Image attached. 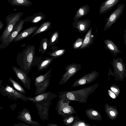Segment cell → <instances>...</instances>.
I'll list each match as a JSON object with an SVG mask.
<instances>
[{"label":"cell","mask_w":126,"mask_h":126,"mask_svg":"<svg viewBox=\"0 0 126 126\" xmlns=\"http://www.w3.org/2000/svg\"><path fill=\"white\" fill-rule=\"evenodd\" d=\"M14 125L16 126H29L26 124L23 123H19L18 124H14Z\"/></svg>","instance_id":"37"},{"label":"cell","mask_w":126,"mask_h":126,"mask_svg":"<svg viewBox=\"0 0 126 126\" xmlns=\"http://www.w3.org/2000/svg\"><path fill=\"white\" fill-rule=\"evenodd\" d=\"M84 39L78 37L73 44V47L74 49H79L81 46Z\"/></svg>","instance_id":"34"},{"label":"cell","mask_w":126,"mask_h":126,"mask_svg":"<svg viewBox=\"0 0 126 126\" xmlns=\"http://www.w3.org/2000/svg\"><path fill=\"white\" fill-rule=\"evenodd\" d=\"M120 0H106L100 6L99 14L100 15L110 10Z\"/></svg>","instance_id":"15"},{"label":"cell","mask_w":126,"mask_h":126,"mask_svg":"<svg viewBox=\"0 0 126 126\" xmlns=\"http://www.w3.org/2000/svg\"><path fill=\"white\" fill-rule=\"evenodd\" d=\"M92 28L91 27L86 34L82 44L79 49H82L88 47L93 42L94 36L92 34Z\"/></svg>","instance_id":"19"},{"label":"cell","mask_w":126,"mask_h":126,"mask_svg":"<svg viewBox=\"0 0 126 126\" xmlns=\"http://www.w3.org/2000/svg\"><path fill=\"white\" fill-rule=\"evenodd\" d=\"M51 26V22L47 21L43 23L33 33L32 37L36 35L43 32L46 31L50 29Z\"/></svg>","instance_id":"25"},{"label":"cell","mask_w":126,"mask_h":126,"mask_svg":"<svg viewBox=\"0 0 126 126\" xmlns=\"http://www.w3.org/2000/svg\"><path fill=\"white\" fill-rule=\"evenodd\" d=\"M90 7L87 5H84L80 7L77 11L73 20H77L83 16L87 15L90 11Z\"/></svg>","instance_id":"22"},{"label":"cell","mask_w":126,"mask_h":126,"mask_svg":"<svg viewBox=\"0 0 126 126\" xmlns=\"http://www.w3.org/2000/svg\"><path fill=\"white\" fill-rule=\"evenodd\" d=\"M81 68V65L80 63H72L66 65L65 68L66 72L62 76L59 84L60 85H63L66 83Z\"/></svg>","instance_id":"8"},{"label":"cell","mask_w":126,"mask_h":126,"mask_svg":"<svg viewBox=\"0 0 126 126\" xmlns=\"http://www.w3.org/2000/svg\"><path fill=\"white\" fill-rule=\"evenodd\" d=\"M41 58L36 56L34 46H27L21 52H19L16 57V61L20 69L28 76L32 67L36 65Z\"/></svg>","instance_id":"1"},{"label":"cell","mask_w":126,"mask_h":126,"mask_svg":"<svg viewBox=\"0 0 126 126\" xmlns=\"http://www.w3.org/2000/svg\"><path fill=\"white\" fill-rule=\"evenodd\" d=\"M104 107L105 113L110 119L114 120L117 118L119 112L116 106H110L106 104Z\"/></svg>","instance_id":"17"},{"label":"cell","mask_w":126,"mask_h":126,"mask_svg":"<svg viewBox=\"0 0 126 126\" xmlns=\"http://www.w3.org/2000/svg\"><path fill=\"white\" fill-rule=\"evenodd\" d=\"M99 85V83H97L90 86L79 90L62 91L59 93V97L78 101L81 103H85L87 102L89 95L93 93Z\"/></svg>","instance_id":"3"},{"label":"cell","mask_w":126,"mask_h":126,"mask_svg":"<svg viewBox=\"0 0 126 126\" xmlns=\"http://www.w3.org/2000/svg\"><path fill=\"white\" fill-rule=\"evenodd\" d=\"M25 22V19H20L18 22L4 42L0 45V49L5 48L13 41L23 29Z\"/></svg>","instance_id":"7"},{"label":"cell","mask_w":126,"mask_h":126,"mask_svg":"<svg viewBox=\"0 0 126 126\" xmlns=\"http://www.w3.org/2000/svg\"><path fill=\"white\" fill-rule=\"evenodd\" d=\"M48 39L44 38L40 42V45L38 50L39 52L43 54L47 51L48 46Z\"/></svg>","instance_id":"31"},{"label":"cell","mask_w":126,"mask_h":126,"mask_svg":"<svg viewBox=\"0 0 126 126\" xmlns=\"http://www.w3.org/2000/svg\"><path fill=\"white\" fill-rule=\"evenodd\" d=\"M55 49H53L52 51L49 52L48 53L50 57L54 58L59 57L64 53L66 51L64 49H56V48Z\"/></svg>","instance_id":"28"},{"label":"cell","mask_w":126,"mask_h":126,"mask_svg":"<svg viewBox=\"0 0 126 126\" xmlns=\"http://www.w3.org/2000/svg\"><path fill=\"white\" fill-rule=\"evenodd\" d=\"M71 100L66 98H59L55 108L58 115L62 117L76 113L74 108L69 104Z\"/></svg>","instance_id":"5"},{"label":"cell","mask_w":126,"mask_h":126,"mask_svg":"<svg viewBox=\"0 0 126 126\" xmlns=\"http://www.w3.org/2000/svg\"><path fill=\"white\" fill-rule=\"evenodd\" d=\"M45 18L46 17L44 14L40 12L27 17L25 18V22H30L32 23L36 24Z\"/></svg>","instance_id":"21"},{"label":"cell","mask_w":126,"mask_h":126,"mask_svg":"<svg viewBox=\"0 0 126 126\" xmlns=\"http://www.w3.org/2000/svg\"><path fill=\"white\" fill-rule=\"evenodd\" d=\"M8 79L17 91L22 94H25L26 93L24 88L18 82L11 77H9Z\"/></svg>","instance_id":"29"},{"label":"cell","mask_w":126,"mask_h":126,"mask_svg":"<svg viewBox=\"0 0 126 126\" xmlns=\"http://www.w3.org/2000/svg\"><path fill=\"white\" fill-rule=\"evenodd\" d=\"M37 26H32L20 32L14 39L13 41L17 42L25 39L33 33L38 28Z\"/></svg>","instance_id":"16"},{"label":"cell","mask_w":126,"mask_h":126,"mask_svg":"<svg viewBox=\"0 0 126 126\" xmlns=\"http://www.w3.org/2000/svg\"><path fill=\"white\" fill-rule=\"evenodd\" d=\"M47 126H58L57 124L54 123H49L47 124Z\"/></svg>","instance_id":"38"},{"label":"cell","mask_w":126,"mask_h":126,"mask_svg":"<svg viewBox=\"0 0 126 126\" xmlns=\"http://www.w3.org/2000/svg\"><path fill=\"white\" fill-rule=\"evenodd\" d=\"M85 112L87 116L91 120L99 121L102 120L101 114L97 110L90 108L86 110Z\"/></svg>","instance_id":"20"},{"label":"cell","mask_w":126,"mask_h":126,"mask_svg":"<svg viewBox=\"0 0 126 126\" xmlns=\"http://www.w3.org/2000/svg\"><path fill=\"white\" fill-rule=\"evenodd\" d=\"M124 7L125 5L123 4H118L116 8L107 19V22L104 27V31L108 29L116 22L123 14Z\"/></svg>","instance_id":"9"},{"label":"cell","mask_w":126,"mask_h":126,"mask_svg":"<svg viewBox=\"0 0 126 126\" xmlns=\"http://www.w3.org/2000/svg\"><path fill=\"white\" fill-rule=\"evenodd\" d=\"M105 45V48L109 50L116 57L118 53L121 52V51L115 43L111 40L107 39L104 40Z\"/></svg>","instance_id":"18"},{"label":"cell","mask_w":126,"mask_h":126,"mask_svg":"<svg viewBox=\"0 0 126 126\" xmlns=\"http://www.w3.org/2000/svg\"><path fill=\"white\" fill-rule=\"evenodd\" d=\"M54 59L53 57H46L45 59L41 60L36 65L38 71H41L47 68Z\"/></svg>","instance_id":"24"},{"label":"cell","mask_w":126,"mask_h":126,"mask_svg":"<svg viewBox=\"0 0 126 126\" xmlns=\"http://www.w3.org/2000/svg\"><path fill=\"white\" fill-rule=\"evenodd\" d=\"M63 121L64 124L66 126H70L76 120L79 118L78 116H74L72 115H69L62 117Z\"/></svg>","instance_id":"32"},{"label":"cell","mask_w":126,"mask_h":126,"mask_svg":"<svg viewBox=\"0 0 126 126\" xmlns=\"http://www.w3.org/2000/svg\"><path fill=\"white\" fill-rule=\"evenodd\" d=\"M50 79L48 78L39 87L36 88L35 94L37 95L45 93L46 90L49 86Z\"/></svg>","instance_id":"26"},{"label":"cell","mask_w":126,"mask_h":126,"mask_svg":"<svg viewBox=\"0 0 126 126\" xmlns=\"http://www.w3.org/2000/svg\"><path fill=\"white\" fill-rule=\"evenodd\" d=\"M99 75V73L97 71H92L75 80L72 87H77L84 84H90L94 81Z\"/></svg>","instance_id":"10"},{"label":"cell","mask_w":126,"mask_h":126,"mask_svg":"<svg viewBox=\"0 0 126 126\" xmlns=\"http://www.w3.org/2000/svg\"><path fill=\"white\" fill-rule=\"evenodd\" d=\"M111 64L114 69V76L117 81H123L126 76V69L123 60L121 58H114Z\"/></svg>","instance_id":"6"},{"label":"cell","mask_w":126,"mask_h":126,"mask_svg":"<svg viewBox=\"0 0 126 126\" xmlns=\"http://www.w3.org/2000/svg\"><path fill=\"white\" fill-rule=\"evenodd\" d=\"M3 26V24L2 22L0 21V29H1Z\"/></svg>","instance_id":"39"},{"label":"cell","mask_w":126,"mask_h":126,"mask_svg":"<svg viewBox=\"0 0 126 126\" xmlns=\"http://www.w3.org/2000/svg\"><path fill=\"white\" fill-rule=\"evenodd\" d=\"M23 14V12H19L8 15L6 17L7 26L0 38V40L2 43L4 42Z\"/></svg>","instance_id":"4"},{"label":"cell","mask_w":126,"mask_h":126,"mask_svg":"<svg viewBox=\"0 0 126 126\" xmlns=\"http://www.w3.org/2000/svg\"><path fill=\"white\" fill-rule=\"evenodd\" d=\"M59 33L58 32L55 31L51 35L48 42V47H52L58 42Z\"/></svg>","instance_id":"30"},{"label":"cell","mask_w":126,"mask_h":126,"mask_svg":"<svg viewBox=\"0 0 126 126\" xmlns=\"http://www.w3.org/2000/svg\"><path fill=\"white\" fill-rule=\"evenodd\" d=\"M111 90L115 94L117 97H118L120 93V89L119 87L117 85L113 84L110 87Z\"/></svg>","instance_id":"35"},{"label":"cell","mask_w":126,"mask_h":126,"mask_svg":"<svg viewBox=\"0 0 126 126\" xmlns=\"http://www.w3.org/2000/svg\"><path fill=\"white\" fill-rule=\"evenodd\" d=\"M12 68L16 76L20 80L24 86L27 89L30 90L31 82L30 78L16 67L13 66Z\"/></svg>","instance_id":"12"},{"label":"cell","mask_w":126,"mask_h":126,"mask_svg":"<svg viewBox=\"0 0 126 126\" xmlns=\"http://www.w3.org/2000/svg\"><path fill=\"white\" fill-rule=\"evenodd\" d=\"M2 108L0 106V110H2Z\"/></svg>","instance_id":"40"},{"label":"cell","mask_w":126,"mask_h":126,"mask_svg":"<svg viewBox=\"0 0 126 126\" xmlns=\"http://www.w3.org/2000/svg\"><path fill=\"white\" fill-rule=\"evenodd\" d=\"M17 118L32 126H40L39 123L33 120L30 111L28 109L24 108L22 111L19 112Z\"/></svg>","instance_id":"11"},{"label":"cell","mask_w":126,"mask_h":126,"mask_svg":"<svg viewBox=\"0 0 126 126\" xmlns=\"http://www.w3.org/2000/svg\"><path fill=\"white\" fill-rule=\"evenodd\" d=\"M91 125L84 121L79 118L75 120L69 126H90Z\"/></svg>","instance_id":"33"},{"label":"cell","mask_w":126,"mask_h":126,"mask_svg":"<svg viewBox=\"0 0 126 126\" xmlns=\"http://www.w3.org/2000/svg\"><path fill=\"white\" fill-rule=\"evenodd\" d=\"M90 25L91 20L88 19L75 20L72 23L74 28L79 32L83 33L87 31Z\"/></svg>","instance_id":"14"},{"label":"cell","mask_w":126,"mask_h":126,"mask_svg":"<svg viewBox=\"0 0 126 126\" xmlns=\"http://www.w3.org/2000/svg\"><path fill=\"white\" fill-rule=\"evenodd\" d=\"M7 1L13 6H29L32 4L29 0H7Z\"/></svg>","instance_id":"27"},{"label":"cell","mask_w":126,"mask_h":126,"mask_svg":"<svg viewBox=\"0 0 126 126\" xmlns=\"http://www.w3.org/2000/svg\"><path fill=\"white\" fill-rule=\"evenodd\" d=\"M57 96L56 94L49 91L32 97V101L35 104L38 115L43 121L48 120L49 109L51 101Z\"/></svg>","instance_id":"2"},{"label":"cell","mask_w":126,"mask_h":126,"mask_svg":"<svg viewBox=\"0 0 126 126\" xmlns=\"http://www.w3.org/2000/svg\"><path fill=\"white\" fill-rule=\"evenodd\" d=\"M52 70L51 68L45 74L41 75L36 77L34 79V85L36 88L39 87L48 78H50L52 74L50 73Z\"/></svg>","instance_id":"23"},{"label":"cell","mask_w":126,"mask_h":126,"mask_svg":"<svg viewBox=\"0 0 126 126\" xmlns=\"http://www.w3.org/2000/svg\"><path fill=\"white\" fill-rule=\"evenodd\" d=\"M3 91L5 93L6 95L8 94L10 96L14 97V98L20 99L24 101H32V97L25 96L16 91L9 85H7L6 87L4 88Z\"/></svg>","instance_id":"13"},{"label":"cell","mask_w":126,"mask_h":126,"mask_svg":"<svg viewBox=\"0 0 126 126\" xmlns=\"http://www.w3.org/2000/svg\"><path fill=\"white\" fill-rule=\"evenodd\" d=\"M108 91L109 95L111 97L114 99L116 98L117 97L115 94L111 90H108Z\"/></svg>","instance_id":"36"}]
</instances>
